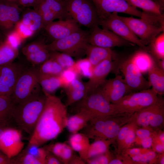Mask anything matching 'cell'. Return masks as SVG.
Returning a JSON list of instances; mask_svg holds the SVG:
<instances>
[{
    "instance_id": "1",
    "label": "cell",
    "mask_w": 164,
    "mask_h": 164,
    "mask_svg": "<svg viewBox=\"0 0 164 164\" xmlns=\"http://www.w3.org/2000/svg\"><path fill=\"white\" fill-rule=\"evenodd\" d=\"M44 106L28 145L39 146L56 138L66 128L67 106L53 94H46Z\"/></svg>"
},
{
    "instance_id": "2",
    "label": "cell",
    "mask_w": 164,
    "mask_h": 164,
    "mask_svg": "<svg viewBox=\"0 0 164 164\" xmlns=\"http://www.w3.org/2000/svg\"><path fill=\"white\" fill-rule=\"evenodd\" d=\"M119 17L145 46L158 35L164 32V14H159L142 11L139 19L132 17L119 16Z\"/></svg>"
},
{
    "instance_id": "3",
    "label": "cell",
    "mask_w": 164,
    "mask_h": 164,
    "mask_svg": "<svg viewBox=\"0 0 164 164\" xmlns=\"http://www.w3.org/2000/svg\"><path fill=\"white\" fill-rule=\"evenodd\" d=\"M46 100L43 93L15 105L13 121L20 130L31 136L43 111Z\"/></svg>"
},
{
    "instance_id": "4",
    "label": "cell",
    "mask_w": 164,
    "mask_h": 164,
    "mask_svg": "<svg viewBox=\"0 0 164 164\" xmlns=\"http://www.w3.org/2000/svg\"><path fill=\"white\" fill-rule=\"evenodd\" d=\"M41 89L37 69L25 68L19 76L10 97L16 105L40 95Z\"/></svg>"
},
{
    "instance_id": "5",
    "label": "cell",
    "mask_w": 164,
    "mask_h": 164,
    "mask_svg": "<svg viewBox=\"0 0 164 164\" xmlns=\"http://www.w3.org/2000/svg\"><path fill=\"white\" fill-rule=\"evenodd\" d=\"M89 34L88 32L80 28L64 38L46 44L47 48L50 51L63 53L79 59L86 54Z\"/></svg>"
},
{
    "instance_id": "6",
    "label": "cell",
    "mask_w": 164,
    "mask_h": 164,
    "mask_svg": "<svg viewBox=\"0 0 164 164\" xmlns=\"http://www.w3.org/2000/svg\"><path fill=\"white\" fill-rule=\"evenodd\" d=\"M134 114H119L114 115L94 118L91 128L96 138L98 139L115 140L121 128L132 121Z\"/></svg>"
},
{
    "instance_id": "7",
    "label": "cell",
    "mask_w": 164,
    "mask_h": 164,
    "mask_svg": "<svg viewBox=\"0 0 164 164\" xmlns=\"http://www.w3.org/2000/svg\"><path fill=\"white\" fill-rule=\"evenodd\" d=\"M158 97L151 88L127 94L113 104L118 113L133 114L153 104Z\"/></svg>"
},
{
    "instance_id": "8",
    "label": "cell",
    "mask_w": 164,
    "mask_h": 164,
    "mask_svg": "<svg viewBox=\"0 0 164 164\" xmlns=\"http://www.w3.org/2000/svg\"><path fill=\"white\" fill-rule=\"evenodd\" d=\"M69 16L79 25L91 29L99 26V19L91 0H65Z\"/></svg>"
},
{
    "instance_id": "9",
    "label": "cell",
    "mask_w": 164,
    "mask_h": 164,
    "mask_svg": "<svg viewBox=\"0 0 164 164\" xmlns=\"http://www.w3.org/2000/svg\"><path fill=\"white\" fill-rule=\"evenodd\" d=\"M78 102V110L88 113L93 118L114 115L119 114L113 104L109 102L100 88L88 93Z\"/></svg>"
},
{
    "instance_id": "10",
    "label": "cell",
    "mask_w": 164,
    "mask_h": 164,
    "mask_svg": "<svg viewBox=\"0 0 164 164\" xmlns=\"http://www.w3.org/2000/svg\"><path fill=\"white\" fill-rule=\"evenodd\" d=\"M117 13H111L104 19L100 20L99 26H101L103 28L111 31L124 39L134 45H137L144 51L148 52L149 48L134 34Z\"/></svg>"
},
{
    "instance_id": "11",
    "label": "cell",
    "mask_w": 164,
    "mask_h": 164,
    "mask_svg": "<svg viewBox=\"0 0 164 164\" xmlns=\"http://www.w3.org/2000/svg\"><path fill=\"white\" fill-rule=\"evenodd\" d=\"M33 8L41 15L43 29L56 19L71 18L68 13L65 0H39Z\"/></svg>"
},
{
    "instance_id": "12",
    "label": "cell",
    "mask_w": 164,
    "mask_h": 164,
    "mask_svg": "<svg viewBox=\"0 0 164 164\" xmlns=\"http://www.w3.org/2000/svg\"><path fill=\"white\" fill-rule=\"evenodd\" d=\"M96 9L100 20L111 13H122L140 17L142 12L125 0H91Z\"/></svg>"
},
{
    "instance_id": "13",
    "label": "cell",
    "mask_w": 164,
    "mask_h": 164,
    "mask_svg": "<svg viewBox=\"0 0 164 164\" xmlns=\"http://www.w3.org/2000/svg\"><path fill=\"white\" fill-rule=\"evenodd\" d=\"M96 26L91 29L89 44L104 48L133 46V44L124 39L111 31L101 29Z\"/></svg>"
},
{
    "instance_id": "14",
    "label": "cell",
    "mask_w": 164,
    "mask_h": 164,
    "mask_svg": "<svg viewBox=\"0 0 164 164\" xmlns=\"http://www.w3.org/2000/svg\"><path fill=\"white\" fill-rule=\"evenodd\" d=\"M22 12L18 5L0 2V31L7 37L15 31Z\"/></svg>"
},
{
    "instance_id": "15",
    "label": "cell",
    "mask_w": 164,
    "mask_h": 164,
    "mask_svg": "<svg viewBox=\"0 0 164 164\" xmlns=\"http://www.w3.org/2000/svg\"><path fill=\"white\" fill-rule=\"evenodd\" d=\"M124 77V81L131 91H139L150 88L149 81L143 76L130 58L123 61L120 66Z\"/></svg>"
},
{
    "instance_id": "16",
    "label": "cell",
    "mask_w": 164,
    "mask_h": 164,
    "mask_svg": "<svg viewBox=\"0 0 164 164\" xmlns=\"http://www.w3.org/2000/svg\"><path fill=\"white\" fill-rule=\"evenodd\" d=\"M25 68L21 64L13 62L0 66V96L10 97L19 76Z\"/></svg>"
},
{
    "instance_id": "17",
    "label": "cell",
    "mask_w": 164,
    "mask_h": 164,
    "mask_svg": "<svg viewBox=\"0 0 164 164\" xmlns=\"http://www.w3.org/2000/svg\"><path fill=\"white\" fill-rule=\"evenodd\" d=\"M20 130L8 127L4 130L0 139V151L12 158L23 150L24 143L22 140Z\"/></svg>"
},
{
    "instance_id": "18",
    "label": "cell",
    "mask_w": 164,
    "mask_h": 164,
    "mask_svg": "<svg viewBox=\"0 0 164 164\" xmlns=\"http://www.w3.org/2000/svg\"><path fill=\"white\" fill-rule=\"evenodd\" d=\"M99 88L105 98L112 104L117 102L131 91L120 75L106 80Z\"/></svg>"
},
{
    "instance_id": "19",
    "label": "cell",
    "mask_w": 164,
    "mask_h": 164,
    "mask_svg": "<svg viewBox=\"0 0 164 164\" xmlns=\"http://www.w3.org/2000/svg\"><path fill=\"white\" fill-rule=\"evenodd\" d=\"M79 25L72 18L53 21L44 28L53 41L64 38L79 29Z\"/></svg>"
},
{
    "instance_id": "20",
    "label": "cell",
    "mask_w": 164,
    "mask_h": 164,
    "mask_svg": "<svg viewBox=\"0 0 164 164\" xmlns=\"http://www.w3.org/2000/svg\"><path fill=\"white\" fill-rule=\"evenodd\" d=\"M112 58H108L94 67L91 77L85 83L87 94L98 88L104 82L113 68Z\"/></svg>"
},
{
    "instance_id": "21",
    "label": "cell",
    "mask_w": 164,
    "mask_h": 164,
    "mask_svg": "<svg viewBox=\"0 0 164 164\" xmlns=\"http://www.w3.org/2000/svg\"><path fill=\"white\" fill-rule=\"evenodd\" d=\"M163 108L164 99L159 97L153 104L134 113L133 119L138 127L149 128L151 119L158 111Z\"/></svg>"
},
{
    "instance_id": "22",
    "label": "cell",
    "mask_w": 164,
    "mask_h": 164,
    "mask_svg": "<svg viewBox=\"0 0 164 164\" xmlns=\"http://www.w3.org/2000/svg\"><path fill=\"white\" fill-rule=\"evenodd\" d=\"M64 88L67 97V106L79 101L87 94L85 83L77 78L73 80Z\"/></svg>"
},
{
    "instance_id": "23",
    "label": "cell",
    "mask_w": 164,
    "mask_h": 164,
    "mask_svg": "<svg viewBox=\"0 0 164 164\" xmlns=\"http://www.w3.org/2000/svg\"><path fill=\"white\" fill-rule=\"evenodd\" d=\"M86 55L94 67L103 61L114 56L111 48H104L88 44L86 50Z\"/></svg>"
},
{
    "instance_id": "24",
    "label": "cell",
    "mask_w": 164,
    "mask_h": 164,
    "mask_svg": "<svg viewBox=\"0 0 164 164\" xmlns=\"http://www.w3.org/2000/svg\"><path fill=\"white\" fill-rule=\"evenodd\" d=\"M20 22L33 33L43 29L42 17L33 8H27L22 12Z\"/></svg>"
},
{
    "instance_id": "25",
    "label": "cell",
    "mask_w": 164,
    "mask_h": 164,
    "mask_svg": "<svg viewBox=\"0 0 164 164\" xmlns=\"http://www.w3.org/2000/svg\"><path fill=\"white\" fill-rule=\"evenodd\" d=\"M89 138L83 133L72 134L69 139V143L74 151L77 152L79 156L85 162L90 145Z\"/></svg>"
},
{
    "instance_id": "26",
    "label": "cell",
    "mask_w": 164,
    "mask_h": 164,
    "mask_svg": "<svg viewBox=\"0 0 164 164\" xmlns=\"http://www.w3.org/2000/svg\"><path fill=\"white\" fill-rule=\"evenodd\" d=\"M39 83L45 94H52L61 87L63 82L59 76L46 75L39 73L37 69Z\"/></svg>"
},
{
    "instance_id": "27",
    "label": "cell",
    "mask_w": 164,
    "mask_h": 164,
    "mask_svg": "<svg viewBox=\"0 0 164 164\" xmlns=\"http://www.w3.org/2000/svg\"><path fill=\"white\" fill-rule=\"evenodd\" d=\"M93 118L91 114L85 111H77L75 114L68 117L66 128L72 134L77 133Z\"/></svg>"
},
{
    "instance_id": "28",
    "label": "cell",
    "mask_w": 164,
    "mask_h": 164,
    "mask_svg": "<svg viewBox=\"0 0 164 164\" xmlns=\"http://www.w3.org/2000/svg\"><path fill=\"white\" fill-rule=\"evenodd\" d=\"M15 105L10 97L0 96V127L7 128L13 121Z\"/></svg>"
},
{
    "instance_id": "29",
    "label": "cell",
    "mask_w": 164,
    "mask_h": 164,
    "mask_svg": "<svg viewBox=\"0 0 164 164\" xmlns=\"http://www.w3.org/2000/svg\"><path fill=\"white\" fill-rule=\"evenodd\" d=\"M149 82L158 95L164 94V70L155 63L148 71Z\"/></svg>"
},
{
    "instance_id": "30",
    "label": "cell",
    "mask_w": 164,
    "mask_h": 164,
    "mask_svg": "<svg viewBox=\"0 0 164 164\" xmlns=\"http://www.w3.org/2000/svg\"><path fill=\"white\" fill-rule=\"evenodd\" d=\"M148 52L138 51L130 58L142 74L148 72L155 63L153 57Z\"/></svg>"
},
{
    "instance_id": "31",
    "label": "cell",
    "mask_w": 164,
    "mask_h": 164,
    "mask_svg": "<svg viewBox=\"0 0 164 164\" xmlns=\"http://www.w3.org/2000/svg\"><path fill=\"white\" fill-rule=\"evenodd\" d=\"M18 53L17 47L12 45L7 39L0 43V66L13 63Z\"/></svg>"
},
{
    "instance_id": "32",
    "label": "cell",
    "mask_w": 164,
    "mask_h": 164,
    "mask_svg": "<svg viewBox=\"0 0 164 164\" xmlns=\"http://www.w3.org/2000/svg\"><path fill=\"white\" fill-rule=\"evenodd\" d=\"M115 140L98 139L90 144L87 154V159L103 154L109 150L110 145Z\"/></svg>"
},
{
    "instance_id": "33",
    "label": "cell",
    "mask_w": 164,
    "mask_h": 164,
    "mask_svg": "<svg viewBox=\"0 0 164 164\" xmlns=\"http://www.w3.org/2000/svg\"><path fill=\"white\" fill-rule=\"evenodd\" d=\"M131 5L141 9L143 11L162 14L163 11L152 0H125Z\"/></svg>"
},
{
    "instance_id": "34",
    "label": "cell",
    "mask_w": 164,
    "mask_h": 164,
    "mask_svg": "<svg viewBox=\"0 0 164 164\" xmlns=\"http://www.w3.org/2000/svg\"><path fill=\"white\" fill-rule=\"evenodd\" d=\"M149 44V50L156 60L164 59V32L157 36Z\"/></svg>"
},
{
    "instance_id": "35",
    "label": "cell",
    "mask_w": 164,
    "mask_h": 164,
    "mask_svg": "<svg viewBox=\"0 0 164 164\" xmlns=\"http://www.w3.org/2000/svg\"><path fill=\"white\" fill-rule=\"evenodd\" d=\"M64 70L58 63L50 58L40 64L37 69L40 73L53 76L60 75Z\"/></svg>"
},
{
    "instance_id": "36",
    "label": "cell",
    "mask_w": 164,
    "mask_h": 164,
    "mask_svg": "<svg viewBox=\"0 0 164 164\" xmlns=\"http://www.w3.org/2000/svg\"><path fill=\"white\" fill-rule=\"evenodd\" d=\"M78 75L88 78L91 77L93 67L87 58L79 59L72 67Z\"/></svg>"
},
{
    "instance_id": "37",
    "label": "cell",
    "mask_w": 164,
    "mask_h": 164,
    "mask_svg": "<svg viewBox=\"0 0 164 164\" xmlns=\"http://www.w3.org/2000/svg\"><path fill=\"white\" fill-rule=\"evenodd\" d=\"M50 58L58 63L64 69L71 68L75 64L73 57L62 52L55 51H50Z\"/></svg>"
},
{
    "instance_id": "38",
    "label": "cell",
    "mask_w": 164,
    "mask_h": 164,
    "mask_svg": "<svg viewBox=\"0 0 164 164\" xmlns=\"http://www.w3.org/2000/svg\"><path fill=\"white\" fill-rule=\"evenodd\" d=\"M11 164H43L33 156L22 150L18 155L11 158Z\"/></svg>"
},
{
    "instance_id": "39",
    "label": "cell",
    "mask_w": 164,
    "mask_h": 164,
    "mask_svg": "<svg viewBox=\"0 0 164 164\" xmlns=\"http://www.w3.org/2000/svg\"><path fill=\"white\" fill-rule=\"evenodd\" d=\"M27 60L34 65H40L50 58V51L46 47L25 56Z\"/></svg>"
},
{
    "instance_id": "40",
    "label": "cell",
    "mask_w": 164,
    "mask_h": 164,
    "mask_svg": "<svg viewBox=\"0 0 164 164\" xmlns=\"http://www.w3.org/2000/svg\"><path fill=\"white\" fill-rule=\"evenodd\" d=\"M127 157L130 158L135 164L137 163L145 164L148 162L154 163L157 157L155 152L151 150L143 154Z\"/></svg>"
},
{
    "instance_id": "41",
    "label": "cell",
    "mask_w": 164,
    "mask_h": 164,
    "mask_svg": "<svg viewBox=\"0 0 164 164\" xmlns=\"http://www.w3.org/2000/svg\"><path fill=\"white\" fill-rule=\"evenodd\" d=\"M25 150L27 153L41 162L43 164H45L47 150L45 147L41 148L33 145H27Z\"/></svg>"
},
{
    "instance_id": "42",
    "label": "cell",
    "mask_w": 164,
    "mask_h": 164,
    "mask_svg": "<svg viewBox=\"0 0 164 164\" xmlns=\"http://www.w3.org/2000/svg\"><path fill=\"white\" fill-rule=\"evenodd\" d=\"M113 159L109 150L103 154L87 159L86 162L88 164H109Z\"/></svg>"
},
{
    "instance_id": "43",
    "label": "cell",
    "mask_w": 164,
    "mask_h": 164,
    "mask_svg": "<svg viewBox=\"0 0 164 164\" xmlns=\"http://www.w3.org/2000/svg\"><path fill=\"white\" fill-rule=\"evenodd\" d=\"M138 128L131 129L122 142L118 146V152L119 154L122 152L124 150L129 148L135 142L136 137L135 130Z\"/></svg>"
},
{
    "instance_id": "44",
    "label": "cell",
    "mask_w": 164,
    "mask_h": 164,
    "mask_svg": "<svg viewBox=\"0 0 164 164\" xmlns=\"http://www.w3.org/2000/svg\"><path fill=\"white\" fill-rule=\"evenodd\" d=\"M138 127L133 119L132 121L123 126L120 129L116 138L118 144V146L122 142L131 129Z\"/></svg>"
},
{
    "instance_id": "45",
    "label": "cell",
    "mask_w": 164,
    "mask_h": 164,
    "mask_svg": "<svg viewBox=\"0 0 164 164\" xmlns=\"http://www.w3.org/2000/svg\"><path fill=\"white\" fill-rule=\"evenodd\" d=\"M46 47V44L40 41L31 43L22 47V51L25 56Z\"/></svg>"
},
{
    "instance_id": "46",
    "label": "cell",
    "mask_w": 164,
    "mask_h": 164,
    "mask_svg": "<svg viewBox=\"0 0 164 164\" xmlns=\"http://www.w3.org/2000/svg\"><path fill=\"white\" fill-rule=\"evenodd\" d=\"M77 75L72 67L64 69L60 75L63 82V87H66L73 80L77 78Z\"/></svg>"
},
{
    "instance_id": "47",
    "label": "cell",
    "mask_w": 164,
    "mask_h": 164,
    "mask_svg": "<svg viewBox=\"0 0 164 164\" xmlns=\"http://www.w3.org/2000/svg\"><path fill=\"white\" fill-rule=\"evenodd\" d=\"M164 121V108L158 111L150 120L149 127L158 128L163 125Z\"/></svg>"
},
{
    "instance_id": "48",
    "label": "cell",
    "mask_w": 164,
    "mask_h": 164,
    "mask_svg": "<svg viewBox=\"0 0 164 164\" xmlns=\"http://www.w3.org/2000/svg\"><path fill=\"white\" fill-rule=\"evenodd\" d=\"M74 150L71 146L64 143L62 151L59 158L63 164H69L74 155Z\"/></svg>"
},
{
    "instance_id": "49",
    "label": "cell",
    "mask_w": 164,
    "mask_h": 164,
    "mask_svg": "<svg viewBox=\"0 0 164 164\" xmlns=\"http://www.w3.org/2000/svg\"><path fill=\"white\" fill-rule=\"evenodd\" d=\"M135 133L137 137L140 140L149 137H153L155 134L150 128L138 127L135 130Z\"/></svg>"
},
{
    "instance_id": "50",
    "label": "cell",
    "mask_w": 164,
    "mask_h": 164,
    "mask_svg": "<svg viewBox=\"0 0 164 164\" xmlns=\"http://www.w3.org/2000/svg\"><path fill=\"white\" fill-rule=\"evenodd\" d=\"M64 143L57 142L46 146L45 148L59 159L64 147Z\"/></svg>"
},
{
    "instance_id": "51",
    "label": "cell",
    "mask_w": 164,
    "mask_h": 164,
    "mask_svg": "<svg viewBox=\"0 0 164 164\" xmlns=\"http://www.w3.org/2000/svg\"><path fill=\"white\" fill-rule=\"evenodd\" d=\"M148 149H143L135 148L127 149L122 152L124 154V155L126 156H130L132 155H136L145 153L149 150Z\"/></svg>"
},
{
    "instance_id": "52",
    "label": "cell",
    "mask_w": 164,
    "mask_h": 164,
    "mask_svg": "<svg viewBox=\"0 0 164 164\" xmlns=\"http://www.w3.org/2000/svg\"><path fill=\"white\" fill-rule=\"evenodd\" d=\"M46 150L47 154L45 159V164H63L59 158L47 149Z\"/></svg>"
},
{
    "instance_id": "53",
    "label": "cell",
    "mask_w": 164,
    "mask_h": 164,
    "mask_svg": "<svg viewBox=\"0 0 164 164\" xmlns=\"http://www.w3.org/2000/svg\"><path fill=\"white\" fill-rule=\"evenodd\" d=\"M39 0H19V5L23 7L33 8Z\"/></svg>"
},
{
    "instance_id": "54",
    "label": "cell",
    "mask_w": 164,
    "mask_h": 164,
    "mask_svg": "<svg viewBox=\"0 0 164 164\" xmlns=\"http://www.w3.org/2000/svg\"><path fill=\"white\" fill-rule=\"evenodd\" d=\"M153 137H149L140 140V143L143 148L149 149L151 146L153 142Z\"/></svg>"
},
{
    "instance_id": "55",
    "label": "cell",
    "mask_w": 164,
    "mask_h": 164,
    "mask_svg": "<svg viewBox=\"0 0 164 164\" xmlns=\"http://www.w3.org/2000/svg\"><path fill=\"white\" fill-rule=\"evenodd\" d=\"M153 150L155 152L162 153L164 152V145L157 142H152V146Z\"/></svg>"
},
{
    "instance_id": "56",
    "label": "cell",
    "mask_w": 164,
    "mask_h": 164,
    "mask_svg": "<svg viewBox=\"0 0 164 164\" xmlns=\"http://www.w3.org/2000/svg\"><path fill=\"white\" fill-rule=\"evenodd\" d=\"M85 161L80 156L74 155L69 164H85Z\"/></svg>"
},
{
    "instance_id": "57",
    "label": "cell",
    "mask_w": 164,
    "mask_h": 164,
    "mask_svg": "<svg viewBox=\"0 0 164 164\" xmlns=\"http://www.w3.org/2000/svg\"><path fill=\"white\" fill-rule=\"evenodd\" d=\"M11 159L3 153L0 152V164H11Z\"/></svg>"
},
{
    "instance_id": "58",
    "label": "cell",
    "mask_w": 164,
    "mask_h": 164,
    "mask_svg": "<svg viewBox=\"0 0 164 164\" xmlns=\"http://www.w3.org/2000/svg\"><path fill=\"white\" fill-rule=\"evenodd\" d=\"M0 2L5 3L16 4L19 6V0H0Z\"/></svg>"
},
{
    "instance_id": "59",
    "label": "cell",
    "mask_w": 164,
    "mask_h": 164,
    "mask_svg": "<svg viewBox=\"0 0 164 164\" xmlns=\"http://www.w3.org/2000/svg\"><path fill=\"white\" fill-rule=\"evenodd\" d=\"M159 5L163 11L164 9V0H152Z\"/></svg>"
},
{
    "instance_id": "60",
    "label": "cell",
    "mask_w": 164,
    "mask_h": 164,
    "mask_svg": "<svg viewBox=\"0 0 164 164\" xmlns=\"http://www.w3.org/2000/svg\"><path fill=\"white\" fill-rule=\"evenodd\" d=\"M158 63L157 65L160 68L164 70V59L157 60Z\"/></svg>"
},
{
    "instance_id": "61",
    "label": "cell",
    "mask_w": 164,
    "mask_h": 164,
    "mask_svg": "<svg viewBox=\"0 0 164 164\" xmlns=\"http://www.w3.org/2000/svg\"><path fill=\"white\" fill-rule=\"evenodd\" d=\"M164 152L162 153L159 157L158 161L159 162L160 164H164Z\"/></svg>"
},
{
    "instance_id": "62",
    "label": "cell",
    "mask_w": 164,
    "mask_h": 164,
    "mask_svg": "<svg viewBox=\"0 0 164 164\" xmlns=\"http://www.w3.org/2000/svg\"><path fill=\"white\" fill-rule=\"evenodd\" d=\"M7 37L0 31V43L5 40Z\"/></svg>"
},
{
    "instance_id": "63",
    "label": "cell",
    "mask_w": 164,
    "mask_h": 164,
    "mask_svg": "<svg viewBox=\"0 0 164 164\" xmlns=\"http://www.w3.org/2000/svg\"><path fill=\"white\" fill-rule=\"evenodd\" d=\"M7 128L0 127V139L3 133L5 130Z\"/></svg>"
}]
</instances>
